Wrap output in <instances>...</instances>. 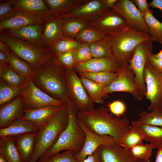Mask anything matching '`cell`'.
<instances>
[{"label": "cell", "instance_id": "cell-1", "mask_svg": "<svg viewBox=\"0 0 162 162\" xmlns=\"http://www.w3.org/2000/svg\"><path fill=\"white\" fill-rule=\"evenodd\" d=\"M77 117L94 133L113 137L117 146L131 127L128 118L113 116L102 106L87 111H78Z\"/></svg>", "mask_w": 162, "mask_h": 162}, {"label": "cell", "instance_id": "cell-2", "mask_svg": "<svg viewBox=\"0 0 162 162\" xmlns=\"http://www.w3.org/2000/svg\"><path fill=\"white\" fill-rule=\"evenodd\" d=\"M65 68L54 55L38 68L31 78L35 85L51 97L66 101L69 98L65 74Z\"/></svg>", "mask_w": 162, "mask_h": 162}, {"label": "cell", "instance_id": "cell-3", "mask_svg": "<svg viewBox=\"0 0 162 162\" xmlns=\"http://www.w3.org/2000/svg\"><path fill=\"white\" fill-rule=\"evenodd\" d=\"M68 117V105L65 101L53 117L38 128L34 150L29 162H37L56 143L67 127Z\"/></svg>", "mask_w": 162, "mask_h": 162}, {"label": "cell", "instance_id": "cell-4", "mask_svg": "<svg viewBox=\"0 0 162 162\" xmlns=\"http://www.w3.org/2000/svg\"><path fill=\"white\" fill-rule=\"evenodd\" d=\"M66 101L68 112L67 127L56 143L43 156L50 157L62 151L68 150L73 151L77 154L81 150L83 146L85 134L78 122V109L70 98Z\"/></svg>", "mask_w": 162, "mask_h": 162}, {"label": "cell", "instance_id": "cell-5", "mask_svg": "<svg viewBox=\"0 0 162 162\" xmlns=\"http://www.w3.org/2000/svg\"><path fill=\"white\" fill-rule=\"evenodd\" d=\"M113 55L119 65H128L136 47L147 40L154 41L147 33L137 31L127 26L121 31L109 35Z\"/></svg>", "mask_w": 162, "mask_h": 162}, {"label": "cell", "instance_id": "cell-6", "mask_svg": "<svg viewBox=\"0 0 162 162\" xmlns=\"http://www.w3.org/2000/svg\"><path fill=\"white\" fill-rule=\"evenodd\" d=\"M0 40L7 44L11 51L28 63L33 70L42 65L53 54L49 47L40 48L26 40L7 35L1 31Z\"/></svg>", "mask_w": 162, "mask_h": 162}, {"label": "cell", "instance_id": "cell-7", "mask_svg": "<svg viewBox=\"0 0 162 162\" xmlns=\"http://www.w3.org/2000/svg\"><path fill=\"white\" fill-rule=\"evenodd\" d=\"M116 73L117 77L110 84L104 88V94L107 95L115 92H124L130 93L136 100H143L144 95L135 83V74L128 65H119Z\"/></svg>", "mask_w": 162, "mask_h": 162}, {"label": "cell", "instance_id": "cell-8", "mask_svg": "<svg viewBox=\"0 0 162 162\" xmlns=\"http://www.w3.org/2000/svg\"><path fill=\"white\" fill-rule=\"evenodd\" d=\"M21 95L24 109H34L49 105L61 106L65 101L54 98L46 94L34 83L31 78L23 85Z\"/></svg>", "mask_w": 162, "mask_h": 162}, {"label": "cell", "instance_id": "cell-9", "mask_svg": "<svg viewBox=\"0 0 162 162\" xmlns=\"http://www.w3.org/2000/svg\"><path fill=\"white\" fill-rule=\"evenodd\" d=\"M146 86V99L150 102L149 110L162 108V72L157 70L148 62L144 71Z\"/></svg>", "mask_w": 162, "mask_h": 162}, {"label": "cell", "instance_id": "cell-10", "mask_svg": "<svg viewBox=\"0 0 162 162\" xmlns=\"http://www.w3.org/2000/svg\"><path fill=\"white\" fill-rule=\"evenodd\" d=\"M65 74L69 98L78 111L84 112L94 108V102L89 97L73 68H65Z\"/></svg>", "mask_w": 162, "mask_h": 162}, {"label": "cell", "instance_id": "cell-11", "mask_svg": "<svg viewBox=\"0 0 162 162\" xmlns=\"http://www.w3.org/2000/svg\"><path fill=\"white\" fill-rule=\"evenodd\" d=\"M153 42L151 40H146L138 45L128 64L130 68L134 73L135 83L145 96L146 93V86L144 78V71L148 56L153 53Z\"/></svg>", "mask_w": 162, "mask_h": 162}, {"label": "cell", "instance_id": "cell-12", "mask_svg": "<svg viewBox=\"0 0 162 162\" xmlns=\"http://www.w3.org/2000/svg\"><path fill=\"white\" fill-rule=\"evenodd\" d=\"M111 10L123 17L131 28L148 34V28L143 14L132 0H118Z\"/></svg>", "mask_w": 162, "mask_h": 162}, {"label": "cell", "instance_id": "cell-13", "mask_svg": "<svg viewBox=\"0 0 162 162\" xmlns=\"http://www.w3.org/2000/svg\"><path fill=\"white\" fill-rule=\"evenodd\" d=\"M78 121L85 133L86 137L82 149L76 154L77 158L83 161L88 156L92 155L100 146L114 147L116 145V141L113 137L97 134L89 129L78 118Z\"/></svg>", "mask_w": 162, "mask_h": 162}, {"label": "cell", "instance_id": "cell-14", "mask_svg": "<svg viewBox=\"0 0 162 162\" xmlns=\"http://www.w3.org/2000/svg\"><path fill=\"white\" fill-rule=\"evenodd\" d=\"M88 24L106 35L118 32L128 26L123 17L111 9Z\"/></svg>", "mask_w": 162, "mask_h": 162}, {"label": "cell", "instance_id": "cell-15", "mask_svg": "<svg viewBox=\"0 0 162 162\" xmlns=\"http://www.w3.org/2000/svg\"><path fill=\"white\" fill-rule=\"evenodd\" d=\"M110 9L103 4L101 0H88L62 18L76 17L89 23L98 18Z\"/></svg>", "mask_w": 162, "mask_h": 162}, {"label": "cell", "instance_id": "cell-16", "mask_svg": "<svg viewBox=\"0 0 162 162\" xmlns=\"http://www.w3.org/2000/svg\"><path fill=\"white\" fill-rule=\"evenodd\" d=\"M119 65L114 57L92 58L75 64L73 68L78 74L109 72L116 73Z\"/></svg>", "mask_w": 162, "mask_h": 162}, {"label": "cell", "instance_id": "cell-17", "mask_svg": "<svg viewBox=\"0 0 162 162\" xmlns=\"http://www.w3.org/2000/svg\"><path fill=\"white\" fill-rule=\"evenodd\" d=\"M42 23L30 24L20 28L2 31L8 36L27 41L39 48L46 47L42 38Z\"/></svg>", "mask_w": 162, "mask_h": 162}, {"label": "cell", "instance_id": "cell-18", "mask_svg": "<svg viewBox=\"0 0 162 162\" xmlns=\"http://www.w3.org/2000/svg\"><path fill=\"white\" fill-rule=\"evenodd\" d=\"M24 104L21 95L0 106V128L7 127L17 118L22 116Z\"/></svg>", "mask_w": 162, "mask_h": 162}, {"label": "cell", "instance_id": "cell-19", "mask_svg": "<svg viewBox=\"0 0 162 162\" xmlns=\"http://www.w3.org/2000/svg\"><path fill=\"white\" fill-rule=\"evenodd\" d=\"M17 8L26 12L43 22L52 16L51 12L43 0H11Z\"/></svg>", "mask_w": 162, "mask_h": 162}, {"label": "cell", "instance_id": "cell-20", "mask_svg": "<svg viewBox=\"0 0 162 162\" xmlns=\"http://www.w3.org/2000/svg\"><path fill=\"white\" fill-rule=\"evenodd\" d=\"M63 35L62 18L52 16L43 22L42 38L45 46L50 47Z\"/></svg>", "mask_w": 162, "mask_h": 162}, {"label": "cell", "instance_id": "cell-21", "mask_svg": "<svg viewBox=\"0 0 162 162\" xmlns=\"http://www.w3.org/2000/svg\"><path fill=\"white\" fill-rule=\"evenodd\" d=\"M98 149L100 162H139L132 156L129 150L120 146L114 147L101 146Z\"/></svg>", "mask_w": 162, "mask_h": 162}, {"label": "cell", "instance_id": "cell-22", "mask_svg": "<svg viewBox=\"0 0 162 162\" xmlns=\"http://www.w3.org/2000/svg\"><path fill=\"white\" fill-rule=\"evenodd\" d=\"M61 106L49 105L37 109H24L21 118L31 121L39 128L50 120L58 112Z\"/></svg>", "mask_w": 162, "mask_h": 162}, {"label": "cell", "instance_id": "cell-23", "mask_svg": "<svg viewBox=\"0 0 162 162\" xmlns=\"http://www.w3.org/2000/svg\"><path fill=\"white\" fill-rule=\"evenodd\" d=\"M43 22L31 14L18 9L13 16L0 22V30L17 29L29 25Z\"/></svg>", "mask_w": 162, "mask_h": 162}, {"label": "cell", "instance_id": "cell-24", "mask_svg": "<svg viewBox=\"0 0 162 162\" xmlns=\"http://www.w3.org/2000/svg\"><path fill=\"white\" fill-rule=\"evenodd\" d=\"M131 124L142 134L144 140L149 142L153 149L162 146V128L142 124L137 120L132 122Z\"/></svg>", "mask_w": 162, "mask_h": 162}, {"label": "cell", "instance_id": "cell-25", "mask_svg": "<svg viewBox=\"0 0 162 162\" xmlns=\"http://www.w3.org/2000/svg\"><path fill=\"white\" fill-rule=\"evenodd\" d=\"M88 0H44L53 16L62 18Z\"/></svg>", "mask_w": 162, "mask_h": 162}, {"label": "cell", "instance_id": "cell-26", "mask_svg": "<svg viewBox=\"0 0 162 162\" xmlns=\"http://www.w3.org/2000/svg\"><path fill=\"white\" fill-rule=\"evenodd\" d=\"M38 127L33 123L21 117L16 119L7 127L0 128V137L16 136L22 134L37 132Z\"/></svg>", "mask_w": 162, "mask_h": 162}, {"label": "cell", "instance_id": "cell-27", "mask_svg": "<svg viewBox=\"0 0 162 162\" xmlns=\"http://www.w3.org/2000/svg\"><path fill=\"white\" fill-rule=\"evenodd\" d=\"M37 132L16 136L17 147L22 162H29L34 150Z\"/></svg>", "mask_w": 162, "mask_h": 162}, {"label": "cell", "instance_id": "cell-28", "mask_svg": "<svg viewBox=\"0 0 162 162\" xmlns=\"http://www.w3.org/2000/svg\"><path fill=\"white\" fill-rule=\"evenodd\" d=\"M0 137V154L8 162H22L17 147L16 136H5Z\"/></svg>", "mask_w": 162, "mask_h": 162}, {"label": "cell", "instance_id": "cell-29", "mask_svg": "<svg viewBox=\"0 0 162 162\" xmlns=\"http://www.w3.org/2000/svg\"><path fill=\"white\" fill-rule=\"evenodd\" d=\"M62 19L64 35L74 39L88 25L87 21L78 17H68Z\"/></svg>", "mask_w": 162, "mask_h": 162}, {"label": "cell", "instance_id": "cell-30", "mask_svg": "<svg viewBox=\"0 0 162 162\" xmlns=\"http://www.w3.org/2000/svg\"><path fill=\"white\" fill-rule=\"evenodd\" d=\"M93 58L114 57L111 40L109 35H106L102 39L89 44Z\"/></svg>", "mask_w": 162, "mask_h": 162}, {"label": "cell", "instance_id": "cell-31", "mask_svg": "<svg viewBox=\"0 0 162 162\" xmlns=\"http://www.w3.org/2000/svg\"><path fill=\"white\" fill-rule=\"evenodd\" d=\"M0 80L13 86H23L28 79L16 72L9 63L0 65Z\"/></svg>", "mask_w": 162, "mask_h": 162}, {"label": "cell", "instance_id": "cell-32", "mask_svg": "<svg viewBox=\"0 0 162 162\" xmlns=\"http://www.w3.org/2000/svg\"><path fill=\"white\" fill-rule=\"evenodd\" d=\"M81 82L89 97L94 103L102 104L104 98L107 95L103 92L104 87L101 85L82 76Z\"/></svg>", "mask_w": 162, "mask_h": 162}, {"label": "cell", "instance_id": "cell-33", "mask_svg": "<svg viewBox=\"0 0 162 162\" xmlns=\"http://www.w3.org/2000/svg\"><path fill=\"white\" fill-rule=\"evenodd\" d=\"M82 43L63 35L49 48L55 56L79 48Z\"/></svg>", "mask_w": 162, "mask_h": 162}, {"label": "cell", "instance_id": "cell-34", "mask_svg": "<svg viewBox=\"0 0 162 162\" xmlns=\"http://www.w3.org/2000/svg\"><path fill=\"white\" fill-rule=\"evenodd\" d=\"M152 10L143 14L148 29V34L154 39L162 44V22L158 20L153 15Z\"/></svg>", "mask_w": 162, "mask_h": 162}, {"label": "cell", "instance_id": "cell-35", "mask_svg": "<svg viewBox=\"0 0 162 162\" xmlns=\"http://www.w3.org/2000/svg\"><path fill=\"white\" fill-rule=\"evenodd\" d=\"M8 59L10 65L17 73L28 79L32 77L33 70L28 63L12 51L8 55Z\"/></svg>", "mask_w": 162, "mask_h": 162}, {"label": "cell", "instance_id": "cell-36", "mask_svg": "<svg viewBox=\"0 0 162 162\" xmlns=\"http://www.w3.org/2000/svg\"><path fill=\"white\" fill-rule=\"evenodd\" d=\"M106 35L102 32L88 24L78 34L75 39L82 43L91 44L102 39Z\"/></svg>", "mask_w": 162, "mask_h": 162}, {"label": "cell", "instance_id": "cell-37", "mask_svg": "<svg viewBox=\"0 0 162 162\" xmlns=\"http://www.w3.org/2000/svg\"><path fill=\"white\" fill-rule=\"evenodd\" d=\"M23 86H10L0 80V106L21 95Z\"/></svg>", "mask_w": 162, "mask_h": 162}, {"label": "cell", "instance_id": "cell-38", "mask_svg": "<svg viewBox=\"0 0 162 162\" xmlns=\"http://www.w3.org/2000/svg\"><path fill=\"white\" fill-rule=\"evenodd\" d=\"M78 74L80 76L91 80L104 87L110 84L118 76L117 73L109 72L81 73Z\"/></svg>", "mask_w": 162, "mask_h": 162}, {"label": "cell", "instance_id": "cell-39", "mask_svg": "<svg viewBox=\"0 0 162 162\" xmlns=\"http://www.w3.org/2000/svg\"><path fill=\"white\" fill-rule=\"evenodd\" d=\"M139 116L137 121L142 124L162 127V108L152 110L150 112L143 111Z\"/></svg>", "mask_w": 162, "mask_h": 162}, {"label": "cell", "instance_id": "cell-40", "mask_svg": "<svg viewBox=\"0 0 162 162\" xmlns=\"http://www.w3.org/2000/svg\"><path fill=\"white\" fill-rule=\"evenodd\" d=\"M76 153L73 151L66 150L50 157L42 156L37 162H83L76 158Z\"/></svg>", "mask_w": 162, "mask_h": 162}, {"label": "cell", "instance_id": "cell-41", "mask_svg": "<svg viewBox=\"0 0 162 162\" xmlns=\"http://www.w3.org/2000/svg\"><path fill=\"white\" fill-rule=\"evenodd\" d=\"M153 149L151 144H144L142 142L132 147L129 151L132 156L140 162L149 160Z\"/></svg>", "mask_w": 162, "mask_h": 162}, {"label": "cell", "instance_id": "cell-42", "mask_svg": "<svg viewBox=\"0 0 162 162\" xmlns=\"http://www.w3.org/2000/svg\"><path fill=\"white\" fill-rule=\"evenodd\" d=\"M144 138L142 134L131 127L130 129L121 140L120 146L129 150L132 147L142 142Z\"/></svg>", "mask_w": 162, "mask_h": 162}, {"label": "cell", "instance_id": "cell-43", "mask_svg": "<svg viewBox=\"0 0 162 162\" xmlns=\"http://www.w3.org/2000/svg\"><path fill=\"white\" fill-rule=\"evenodd\" d=\"M74 52L75 64L84 62L93 58L89 44L82 43L79 48L74 50Z\"/></svg>", "mask_w": 162, "mask_h": 162}, {"label": "cell", "instance_id": "cell-44", "mask_svg": "<svg viewBox=\"0 0 162 162\" xmlns=\"http://www.w3.org/2000/svg\"><path fill=\"white\" fill-rule=\"evenodd\" d=\"M18 9L11 0L1 1L0 2V21L13 16Z\"/></svg>", "mask_w": 162, "mask_h": 162}, {"label": "cell", "instance_id": "cell-45", "mask_svg": "<svg viewBox=\"0 0 162 162\" xmlns=\"http://www.w3.org/2000/svg\"><path fill=\"white\" fill-rule=\"evenodd\" d=\"M55 56L66 69L73 68L75 64L74 50L68 51Z\"/></svg>", "mask_w": 162, "mask_h": 162}, {"label": "cell", "instance_id": "cell-46", "mask_svg": "<svg viewBox=\"0 0 162 162\" xmlns=\"http://www.w3.org/2000/svg\"><path fill=\"white\" fill-rule=\"evenodd\" d=\"M108 106L111 114L118 118L123 115L126 110L125 104L120 100H116L110 103Z\"/></svg>", "mask_w": 162, "mask_h": 162}, {"label": "cell", "instance_id": "cell-47", "mask_svg": "<svg viewBox=\"0 0 162 162\" xmlns=\"http://www.w3.org/2000/svg\"><path fill=\"white\" fill-rule=\"evenodd\" d=\"M132 1L143 14L151 10L149 8V4L146 0H132Z\"/></svg>", "mask_w": 162, "mask_h": 162}, {"label": "cell", "instance_id": "cell-48", "mask_svg": "<svg viewBox=\"0 0 162 162\" xmlns=\"http://www.w3.org/2000/svg\"><path fill=\"white\" fill-rule=\"evenodd\" d=\"M152 54L148 56V62L157 70L162 72V60L157 59L153 58L152 56Z\"/></svg>", "mask_w": 162, "mask_h": 162}, {"label": "cell", "instance_id": "cell-49", "mask_svg": "<svg viewBox=\"0 0 162 162\" xmlns=\"http://www.w3.org/2000/svg\"><path fill=\"white\" fill-rule=\"evenodd\" d=\"M83 162H100L98 148L92 155L88 156Z\"/></svg>", "mask_w": 162, "mask_h": 162}, {"label": "cell", "instance_id": "cell-50", "mask_svg": "<svg viewBox=\"0 0 162 162\" xmlns=\"http://www.w3.org/2000/svg\"><path fill=\"white\" fill-rule=\"evenodd\" d=\"M149 4L153 8L160 9L162 14V0H153L149 3Z\"/></svg>", "mask_w": 162, "mask_h": 162}, {"label": "cell", "instance_id": "cell-51", "mask_svg": "<svg viewBox=\"0 0 162 162\" xmlns=\"http://www.w3.org/2000/svg\"><path fill=\"white\" fill-rule=\"evenodd\" d=\"M0 51L8 55L11 51L8 46L5 43L0 40Z\"/></svg>", "mask_w": 162, "mask_h": 162}, {"label": "cell", "instance_id": "cell-52", "mask_svg": "<svg viewBox=\"0 0 162 162\" xmlns=\"http://www.w3.org/2000/svg\"><path fill=\"white\" fill-rule=\"evenodd\" d=\"M118 0H101L103 4L108 8L112 9Z\"/></svg>", "mask_w": 162, "mask_h": 162}, {"label": "cell", "instance_id": "cell-53", "mask_svg": "<svg viewBox=\"0 0 162 162\" xmlns=\"http://www.w3.org/2000/svg\"><path fill=\"white\" fill-rule=\"evenodd\" d=\"M8 63H9L8 55L0 51V65L5 64Z\"/></svg>", "mask_w": 162, "mask_h": 162}, {"label": "cell", "instance_id": "cell-54", "mask_svg": "<svg viewBox=\"0 0 162 162\" xmlns=\"http://www.w3.org/2000/svg\"><path fill=\"white\" fill-rule=\"evenodd\" d=\"M154 162H162V146L158 149Z\"/></svg>", "mask_w": 162, "mask_h": 162}, {"label": "cell", "instance_id": "cell-55", "mask_svg": "<svg viewBox=\"0 0 162 162\" xmlns=\"http://www.w3.org/2000/svg\"><path fill=\"white\" fill-rule=\"evenodd\" d=\"M152 56L154 58L160 60H162V50H161L158 53L152 54Z\"/></svg>", "mask_w": 162, "mask_h": 162}, {"label": "cell", "instance_id": "cell-56", "mask_svg": "<svg viewBox=\"0 0 162 162\" xmlns=\"http://www.w3.org/2000/svg\"><path fill=\"white\" fill-rule=\"evenodd\" d=\"M0 162H8L6 159L1 155L0 154Z\"/></svg>", "mask_w": 162, "mask_h": 162}, {"label": "cell", "instance_id": "cell-57", "mask_svg": "<svg viewBox=\"0 0 162 162\" xmlns=\"http://www.w3.org/2000/svg\"><path fill=\"white\" fill-rule=\"evenodd\" d=\"M151 162V161H150L149 160H146V161H141V162Z\"/></svg>", "mask_w": 162, "mask_h": 162}]
</instances>
